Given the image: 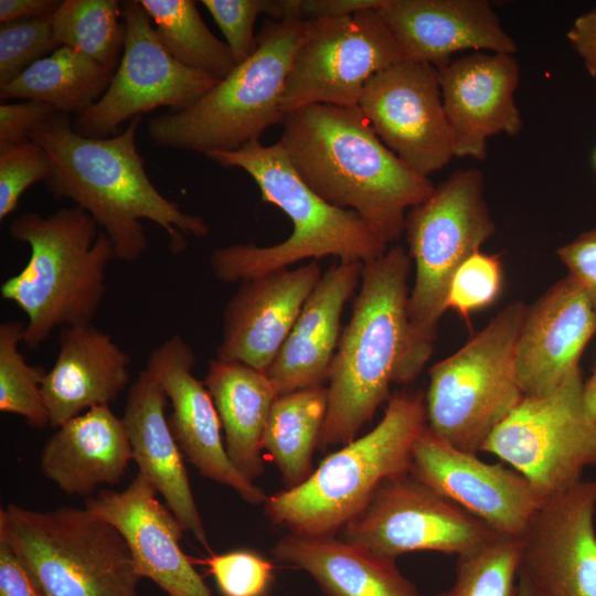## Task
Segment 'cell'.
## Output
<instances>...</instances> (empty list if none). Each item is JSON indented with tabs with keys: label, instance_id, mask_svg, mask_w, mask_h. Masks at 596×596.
<instances>
[{
	"label": "cell",
	"instance_id": "ba28073f",
	"mask_svg": "<svg viewBox=\"0 0 596 596\" xmlns=\"http://www.w3.org/2000/svg\"><path fill=\"white\" fill-rule=\"evenodd\" d=\"M0 540L45 596H137L141 576L118 530L87 509L0 510Z\"/></svg>",
	"mask_w": 596,
	"mask_h": 596
},
{
	"label": "cell",
	"instance_id": "277c9868",
	"mask_svg": "<svg viewBox=\"0 0 596 596\" xmlns=\"http://www.w3.org/2000/svg\"><path fill=\"white\" fill-rule=\"evenodd\" d=\"M205 156L222 167L244 170L257 184L262 201L280 209L294 226L291 235L276 245L232 244L214 249L210 267L217 280L243 281L307 258L336 256L368 263L389 249L358 213L317 195L279 142L265 146L255 140L235 151Z\"/></svg>",
	"mask_w": 596,
	"mask_h": 596
},
{
	"label": "cell",
	"instance_id": "d590c367",
	"mask_svg": "<svg viewBox=\"0 0 596 596\" xmlns=\"http://www.w3.org/2000/svg\"><path fill=\"white\" fill-rule=\"evenodd\" d=\"M226 40L235 64L247 60L257 49L254 25L258 14L275 21H298L300 0H202Z\"/></svg>",
	"mask_w": 596,
	"mask_h": 596
},
{
	"label": "cell",
	"instance_id": "484cf974",
	"mask_svg": "<svg viewBox=\"0 0 596 596\" xmlns=\"http://www.w3.org/2000/svg\"><path fill=\"white\" fill-rule=\"evenodd\" d=\"M168 396L159 381L146 369L129 386L123 422L132 459L164 498L168 508L185 531L210 551L202 517L195 504L188 472L166 417Z\"/></svg>",
	"mask_w": 596,
	"mask_h": 596
},
{
	"label": "cell",
	"instance_id": "e575fe53",
	"mask_svg": "<svg viewBox=\"0 0 596 596\" xmlns=\"http://www.w3.org/2000/svg\"><path fill=\"white\" fill-rule=\"evenodd\" d=\"M520 538L498 534L458 555L451 587L437 596H515Z\"/></svg>",
	"mask_w": 596,
	"mask_h": 596
},
{
	"label": "cell",
	"instance_id": "1f68e13d",
	"mask_svg": "<svg viewBox=\"0 0 596 596\" xmlns=\"http://www.w3.org/2000/svg\"><path fill=\"white\" fill-rule=\"evenodd\" d=\"M164 49L181 64L217 81L236 66L225 42L201 18L192 0H139Z\"/></svg>",
	"mask_w": 596,
	"mask_h": 596
},
{
	"label": "cell",
	"instance_id": "836d02e7",
	"mask_svg": "<svg viewBox=\"0 0 596 596\" xmlns=\"http://www.w3.org/2000/svg\"><path fill=\"white\" fill-rule=\"evenodd\" d=\"M25 323L9 320L0 324V411L22 416L33 428L50 425L42 395V368L29 365L19 351Z\"/></svg>",
	"mask_w": 596,
	"mask_h": 596
},
{
	"label": "cell",
	"instance_id": "6da1fadb",
	"mask_svg": "<svg viewBox=\"0 0 596 596\" xmlns=\"http://www.w3.org/2000/svg\"><path fill=\"white\" fill-rule=\"evenodd\" d=\"M140 123L137 116L118 135L91 138L73 129L70 114L56 110L29 135L51 158L47 192L87 212L109 238L115 260L124 263L137 260L148 248L141 220L166 232L173 254L185 249V235L210 233L201 216L182 211L149 179L136 145Z\"/></svg>",
	"mask_w": 596,
	"mask_h": 596
},
{
	"label": "cell",
	"instance_id": "3957f363",
	"mask_svg": "<svg viewBox=\"0 0 596 596\" xmlns=\"http://www.w3.org/2000/svg\"><path fill=\"white\" fill-rule=\"evenodd\" d=\"M412 259L401 245L364 263L351 319L341 332L328 379V409L318 449L353 441L392 383L412 382L425 364L408 319Z\"/></svg>",
	"mask_w": 596,
	"mask_h": 596
},
{
	"label": "cell",
	"instance_id": "c3c4849f",
	"mask_svg": "<svg viewBox=\"0 0 596 596\" xmlns=\"http://www.w3.org/2000/svg\"><path fill=\"white\" fill-rule=\"evenodd\" d=\"M595 163H596V153H595Z\"/></svg>",
	"mask_w": 596,
	"mask_h": 596
},
{
	"label": "cell",
	"instance_id": "7bdbcfd3",
	"mask_svg": "<svg viewBox=\"0 0 596 596\" xmlns=\"http://www.w3.org/2000/svg\"><path fill=\"white\" fill-rule=\"evenodd\" d=\"M0 596H45L12 549L0 540Z\"/></svg>",
	"mask_w": 596,
	"mask_h": 596
},
{
	"label": "cell",
	"instance_id": "52a82bcc",
	"mask_svg": "<svg viewBox=\"0 0 596 596\" xmlns=\"http://www.w3.org/2000/svg\"><path fill=\"white\" fill-rule=\"evenodd\" d=\"M304 20L266 21L257 49L188 108L148 121L158 146L207 155L238 150L281 124V98L295 53L305 33Z\"/></svg>",
	"mask_w": 596,
	"mask_h": 596
},
{
	"label": "cell",
	"instance_id": "f6af8a7d",
	"mask_svg": "<svg viewBox=\"0 0 596 596\" xmlns=\"http://www.w3.org/2000/svg\"><path fill=\"white\" fill-rule=\"evenodd\" d=\"M384 0H300V19L339 18L366 9H379Z\"/></svg>",
	"mask_w": 596,
	"mask_h": 596
},
{
	"label": "cell",
	"instance_id": "2e32d148",
	"mask_svg": "<svg viewBox=\"0 0 596 596\" xmlns=\"http://www.w3.org/2000/svg\"><path fill=\"white\" fill-rule=\"evenodd\" d=\"M358 107L380 140L415 172L428 178L455 157L433 65L402 61L379 72Z\"/></svg>",
	"mask_w": 596,
	"mask_h": 596
},
{
	"label": "cell",
	"instance_id": "e0dca14e",
	"mask_svg": "<svg viewBox=\"0 0 596 596\" xmlns=\"http://www.w3.org/2000/svg\"><path fill=\"white\" fill-rule=\"evenodd\" d=\"M409 473L496 532L521 538L544 498L514 469L487 464L426 427L412 449Z\"/></svg>",
	"mask_w": 596,
	"mask_h": 596
},
{
	"label": "cell",
	"instance_id": "f35d334b",
	"mask_svg": "<svg viewBox=\"0 0 596 596\" xmlns=\"http://www.w3.org/2000/svg\"><path fill=\"white\" fill-rule=\"evenodd\" d=\"M502 281L503 272L499 258L478 251L456 272L448 292L447 309L455 310L467 320L471 312L494 302Z\"/></svg>",
	"mask_w": 596,
	"mask_h": 596
},
{
	"label": "cell",
	"instance_id": "681fc988",
	"mask_svg": "<svg viewBox=\"0 0 596 596\" xmlns=\"http://www.w3.org/2000/svg\"><path fill=\"white\" fill-rule=\"evenodd\" d=\"M517 596V595H515Z\"/></svg>",
	"mask_w": 596,
	"mask_h": 596
},
{
	"label": "cell",
	"instance_id": "ffe728a7",
	"mask_svg": "<svg viewBox=\"0 0 596 596\" xmlns=\"http://www.w3.org/2000/svg\"><path fill=\"white\" fill-rule=\"evenodd\" d=\"M441 98L459 158H487L488 139L523 127L514 93L520 66L514 54L473 52L438 70Z\"/></svg>",
	"mask_w": 596,
	"mask_h": 596
},
{
	"label": "cell",
	"instance_id": "5bb4252c",
	"mask_svg": "<svg viewBox=\"0 0 596 596\" xmlns=\"http://www.w3.org/2000/svg\"><path fill=\"white\" fill-rule=\"evenodd\" d=\"M498 534L407 472L380 485L342 539L395 560L416 551L461 555Z\"/></svg>",
	"mask_w": 596,
	"mask_h": 596
},
{
	"label": "cell",
	"instance_id": "4dcf8cb0",
	"mask_svg": "<svg viewBox=\"0 0 596 596\" xmlns=\"http://www.w3.org/2000/svg\"><path fill=\"white\" fill-rule=\"evenodd\" d=\"M328 409V389L309 386L279 394L269 413L263 450L276 464L287 489L298 487L313 472L311 458L318 447Z\"/></svg>",
	"mask_w": 596,
	"mask_h": 596
},
{
	"label": "cell",
	"instance_id": "d4e9b609",
	"mask_svg": "<svg viewBox=\"0 0 596 596\" xmlns=\"http://www.w3.org/2000/svg\"><path fill=\"white\" fill-rule=\"evenodd\" d=\"M130 355L93 323L62 328L56 360L41 386L50 426L114 402L130 382Z\"/></svg>",
	"mask_w": 596,
	"mask_h": 596
},
{
	"label": "cell",
	"instance_id": "ee69618b",
	"mask_svg": "<svg viewBox=\"0 0 596 596\" xmlns=\"http://www.w3.org/2000/svg\"><path fill=\"white\" fill-rule=\"evenodd\" d=\"M566 38L588 73L596 77V8L578 15Z\"/></svg>",
	"mask_w": 596,
	"mask_h": 596
},
{
	"label": "cell",
	"instance_id": "4fadbf2b",
	"mask_svg": "<svg viewBox=\"0 0 596 596\" xmlns=\"http://www.w3.org/2000/svg\"><path fill=\"white\" fill-rule=\"evenodd\" d=\"M126 38L111 81L73 129L85 137L118 135L121 124L158 107L181 111L212 89L217 79L178 62L160 42L139 0L121 1Z\"/></svg>",
	"mask_w": 596,
	"mask_h": 596
},
{
	"label": "cell",
	"instance_id": "74e56055",
	"mask_svg": "<svg viewBox=\"0 0 596 596\" xmlns=\"http://www.w3.org/2000/svg\"><path fill=\"white\" fill-rule=\"evenodd\" d=\"M50 172L51 158L36 141L0 142V221L13 213L22 194L45 181Z\"/></svg>",
	"mask_w": 596,
	"mask_h": 596
},
{
	"label": "cell",
	"instance_id": "f1b7e54d",
	"mask_svg": "<svg viewBox=\"0 0 596 596\" xmlns=\"http://www.w3.org/2000/svg\"><path fill=\"white\" fill-rule=\"evenodd\" d=\"M204 384L225 432V449L235 468L253 481L264 471L263 436L279 395L266 372L237 361L213 359Z\"/></svg>",
	"mask_w": 596,
	"mask_h": 596
},
{
	"label": "cell",
	"instance_id": "8d00e7d4",
	"mask_svg": "<svg viewBox=\"0 0 596 596\" xmlns=\"http://www.w3.org/2000/svg\"><path fill=\"white\" fill-rule=\"evenodd\" d=\"M58 47L52 15L0 23V86Z\"/></svg>",
	"mask_w": 596,
	"mask_h": 596
},
{
	"label": "cell",
	"instance_id": "ac0fdd59",
	"mask_svg": "<svg viewBox=\"0 0 596 596\" xmlns=\"http://www.w3.org/2000/svg\"><path fill=\"white\" fill-rule=\"evenodd\" d=\"M195 355L175 333L149 355L148 370L161 384L172 413L168 423L183 456L203 476L230 487L246 502L262 504L265 492L230 460L221 437V421L204 382L193 375Z\"/></svg>",
	"mask_w": 596,
	"mask_h": 596
},
{
	"label": "cell",
	"instance_id": "d6986e66",
	"mask_svg": "<svg viewBox=\"0 0 596 596\" xmlns=\"http://www.w3.org/2000/svg\"><path fill=\"white\" fill-rule=\"evenodd\" d=\"M157 489L140 472L121 491L102 490L85 499V509L113 524L126 541L137 573L168 596H213L183 553L184 528L157 498Z\"/></svg>",
	"mask_w": 596,
	"mask_h": 596
},
{
	"label": "cell",
	"instance_id": "4316f807",
	"mask_svg": "<svg viewBox=\"0 0 596 596\" xmlns=\"http://www.w3.org/2000/svg\"><path fill=\"white\" fill-rule=\"evenodd\" d=\"M130 460L123 418L100 405L57 427L42 448L40 469L65 494L89 498L99 486L120 482Z\"/></svg>",
	"mask_w": 596,
	"mask_h": 596
},
{
	"label": "cell",
	"instance_id": "bcb514c9",
	"mask_svg": "<svg viewBox=\"0 0 596 596\" xmlns=\"http://www.w3.org/2000/svg\"><path fill=\"white\" fill-rule=\"evenodd\" d=\"M61 3L60 0H1L0 23L53 15Z\"/></svg>",
	"mask_w": 596,
	"mask_h": 596
},
{
	"label": "cell",
	"instance_id": "d6a6232c",
	"mask_svg": "<svg viewBox=\"0 0 596 596\" xmlns=\"http://www.w3.org/2000/svg\"><path fill=\"white\" fill-rule=\"evenodd\" d=\"M52 25L61 46L77 50L116 71L126 38L121 1L64 0L52 15Z\"/></svg>",
	"mask_w": 596,
	"mask_h": 596
},
{
	"label": "cell",
	"instance_id": "9a60e30c",
	"mask_svg": "<svg viewBox=\"0 0 596 596\" xmlns=\"http://www.w3.org/2000/svg\"><path fill=\"white\" fill-rule=\"evenodd\" d=\"M596 481L546 498L520 538L517 596H596Z\"/></svg>",
	"mask_w": 596,
	"mask_h": 596
},
{
	"label": "cell",
	"instance_id": "7402d4cb",
	"mask_svg": "<svg viewBox=\"0 0 596 596\" xmlns=\"http://www.w3.org/2000/svg\"><path fill=\"white\" fill-rule=\"evenodd\" d=\"M596 332V313L582 286L567 274L526 306L515 348L523 395L547 392L579 368Z\"/></svg>",
	"mask_w": 596,
	"mask_h": 596
},
{
	"label": "cell",
	"instance_id": "ab89813d",
	"mask_svg": "<svg viewBox=\"0 0 596 596\" xmlns=\"http://www.w3.org/2000/svg\"><path fill=\"white\" fill-rule=\"evenodd\" d=\"M202 563L223 596H265L273 582V564L256 552L237 550L212 554Z\"/></svg>",
	"mask_w": 596,
	"mask_h": 596
},
{
	"label": "cell",
	"instance_id": "8992f818",
	"mask_svg": "<svg viewBox=\"0 0 596 596\" xmlns=\"http://www.w3.org/2000/svg\"><path fill=\"white\" fill-rule=\"evenodd\" d=\"M426 425L423 393L391 396L372 430L331 453L298 487L267 497L265 515L290 533L334 536L384 480L409 472L414 441Z\"/></svg>",
	"mask_w": 596,
	"mask_h": 596
},
{
	"label": "cell",
	"instance_id": "7a4b0ae2",
	"mask_svg": "<svg viewBox=\"0 0 596 596\" xmlns=\"http://www.w3.org/2000/svg\"><path fill=\"white\" fill-rule=\"evenodd\" d=\"M281 125L278 142L301 180L327 203L358 213L386 245L435 189L380 140L359 107L308 105L286 113Z\"/></svg>",
	"mask_w": 596,
	"mask_h": 596
},
{
	"label": "cell",
	"instance_id": "cb8c5ba5",
	"mask_svg": "<svg viewBox=\"0 0 596 596\" xmlns=\"http://www.w3.org/2000/svg\"><path fill=\"white\" fill-rule=\"evenodd\" d=\"M364 263L340 260L320 277L266 374L278 394L324 385L341 336V315Z\"/></svg>",
	"mask_w": 596,
	"mask_h": 596
},
{
	"label": "cell",
	"instance_id": "8fae6325",
	"mask_svg": "<svg viewBox=\"0 0 596 596\" xmlns=\"http://www.w3.org/2000/svg\"><path fill=\"white\" fill-rule=\"evenodd\" d=\"M581 369L554 389L524 395L481 447L526 478L546 499L596 466V422L584 406Z\"/></svg>",
	"mask_w": 596,
	"mask_h": 596
},
{
	"label": "cell",
	"instance_id": "f546056e",
	"mask_svg": "<svg viewBox=\"0 0 596 596\" xmlns=\"http://www.w3.org/2000/svg\"><path fill=\"white\" fill-rule=\"evenodd\" d=\"M114 73L82 52L61 46L0 86V98L38 100L78 115L102 97Z\"/></svg>",
	"mask_w": 596,
	"mask_h": 596
},
{
	"label": "cell",
	"instance_id": "44dd1931",
	"mask_svg": "<svg viewBox=\"0 0 596 596\" xmlns=\"http://www.w3.org/2000/svg\"><path fill=\"white\" fill-rule=\"evenodd\" d=\"M321 275L311 260L241 281L224 308L216 359L266 372Z\"/></svg>",
	"mask_w": 596,
	"mask_h": 596
},
{
	"label": "cell",
	"instance_id": "5b68a950",
	"mask_svg": "<svg viewBox=\"0 0 596 596\" xmlns=\"http://www.w3.org/2000/svg\"><path fill=\"white\" fill-rule=\"evenodd\" d=\"M9 234L30 247L25 266L0 287L2 298L26 315L25 345L36 350L56 328L93 323L115 259L96 221L77 206L29 212L11 221Z\"/></svg>",
	"mask_w": 596,
	"mask_h": 596
},
{
	"label": "cell",
	"instance_id": "9c48e42d",
	"mask_svg": "<svg viewBox=\"0 0 596 596\" xmlns=\"http://www.w3.org/2000/svg\"><path fill=\"white\" fill-rule=\"evenodd\" d=\"M526 306L508 304L460 349L428 371L427 427L455 448L477 454L524 396L515 348Z\"/></svg>",
	"mask_w": 596,
	"mask_h": 596
},
{
	"label": "cell",
	"instance_id": "60d3db41",
	"mask_svg": "<svg viewBox=\"0 0 596 596\" xmlns=\"http://www.w3.org/2000/svg\"><path fill=\"white\" fill-rule=\"evenodd\" d=\"M556 255L585 290L596 313V226L557 248Z\"/></svg>",
	"mask_w": 596,
	"mask_h": 596
},
{
	"label": "cell",
	"instance_id": "7dc6e473",
	"mask_svg": "<svg viewBox=\"0 0 596 596\" xmlns=\"http://www.w3.org/2000/svg\"><path fill=\"white\" fill-rule=\"evenodd\" d=\"M583 397L587 416L596 422V370L593 375L584 382Z\"/></svg>",
	"mask_w": 596,
	"mask_h": 596
},
{
	"label": "cell",
	"instance_id": "7c38bea8",
	"mask_svg": "<svg viewBox=\"0 0 596 596\" xmlns=\"http://www.w3.org/2000/svg\"><path fill=\"white\" fill-rule=\"evenodd\" d=\"M402 61L401 50L377 9L306 20L281 109L286 114L313 104L358 107L369 79Z\"/></svg>",
	"mask_w": 596,
	"mask_h": 596
},
{
	"label": "cell",
	"instance_id": "83f0119b",
	"mask_svg": "<svg viewBox=\"0 0 596 596\" xmlns=\"http://www.w3.org/2000/svg\"><path fill=\"white\" fill-rule=\"evenodd\" d=\"M272 553L310 574L327 596H421L395 560L334 536L288 533Z\"/></svg>",
	"mask_w": 596,
	"mask_h": 596
},
{
	"label": "cell",
	"instance_id": "b9f144b4",
	"mask_svg": "<svg viewBox=\"0 0 596 596\" xmlns=\"http://www.w3.org/2000/svg\"><path fill=\"white\" fill-rule=\"evenodd\" d=\"M56 109L38 100L2 102L0 105V142L28 141L30 132Z\"/></svg>",
	"mask_w": 596,
	"mask_h": 596
},
{
	"label": "cell",
	"instance_id": "603a6c76",
	"mask_svg": "<svg viewBox=\"0 0 596 596\" xmlns=\"http://www.w3.org/2000/svg\"><path fill=\"white\" fill-rule=\"evenodd\" d=\"M377 10L405 61L439 70L460 51H518L487 0H384Z\"/></svg>",
	"mask_w": 596,
	"mask_h": 596
},
{
	"label": "cell",
	"instance_id": "30bf717a",
	"mask_svg": "<svg viewBox=\"0 0 596 596\" xmlns=\"http://www.w3.org/2000/svg\"><path fill=\"white\" fill-rule=\"evenodd\" d=\"M494 231L479 168L454 171L427 200L407 212L404 233L415 264L407 311L415 350L423 363L433 353L456 272Z\"/></svg>",
	"mask_w": 596,
	"mask_h": 596
}]
</instances>
